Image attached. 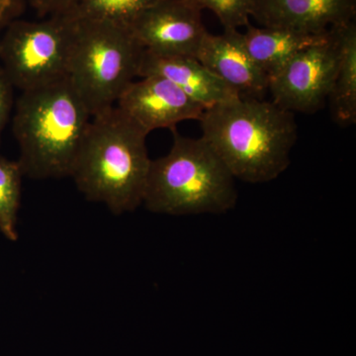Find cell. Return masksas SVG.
<instances>
[{
  "mask_svg": "<svg viewBox=\"0 0 356 356\" xmlns=\"http://www.w3.org/2000/svg\"><path fill=\"white\" fill-rule=\"evenodd\" d=\"M198 121L201 138L234 177L266 184L289 168L298 126L294 113L275 103L240 97L204 110Z\"/></svg>",
  "mask_w": 356,
  "mask_h": 356,
  "instance_id": "obj_1",
  "label": "cell"
},
{
  "mask_svg": "<svg viewBox=\"0 0 356 356\" xmlns=\"http://www.w3.org/2000/svg\"><path fill=\"white\" fill-rule=\"evenodd\" d=\"M147 134L116 106L92 116L70 177L86 199L114 214L143 204L151 168Z\"/></svg>",
  "mask_w": 356,
  "mask_h": 356,
  "instance_id": "obj_2",
  "label": "cell"
},
{
  "mask_svg": "<svg viewBox=\"0 0 356 356\" xmlns=\"http://www.w3.org/2000/svg\"><path fill=\"white\" fill-rule=\"evenodd\" d=\"M92 115L69 79L22 91L13 117L24 177H70Z\"/></svg>",
  "mask_w": 356,
  "mask_h": 356,
  "instance_id": "obj_3",
  "label": "cell"
},
{
  "mask_svg": "<svg viewBox=\"0 0 356 356\" xmlns=\"http://www.w3.org/2000/svg\"><path fill=\"white\" fill-rule=\"evenodd\" d=\"M172 149L152 159L143 204L156 214H222L238 200L235 177L202 139L172 129Z\"/></svg>",
  "mask_w": 356,
  "mask_h": 356,
  "instance_id": "obj_4",
  "label": "cell"
},
{
  "mask_svg": "<svg viewBox=\"0 0 356 356\" xmlns=\"http://www.w3.org/2000/svg\"><path fill=\"white\" fill-rule=\"evenodd\" d=\"M72 19L76 27L67 79L95 116L114 107L138 79L144 48L129 26Z\"/></svg>",
  "mask_w": 356,
  "mask_h": 356,
  "instance_id": "obj_5",
  "label": "cell"
},
{
  "mask_svg": "<svg viewBox=\"0 0 356 356\" xmlns=\"http://www.w3.org/2000/svg\"><path fill=\"white\" fill-rule=\"evenodd\" d=\"M74 27L67 14L11 21L0 38V65L13 88L31 90L67 79Z\"/></svg>",
  "mask_w": 356,
  "mask_h": 356,
  "instance_id": "obj_6",
  "label": "cell"
},
{
  "mask_svg": "<svg viewBox=\"0 0 356 356\" xmlns=\"http://www.w3.org/2000/svg\"><path fill=\"white\" fill-rule=\"evenodd\" d=\"M339 26L330 28L325 41L299 51L268 76L273 102L292 113L312 114L324 107L339 65Z\"/></svg>",
  "mask_w": 356,
  "mask_h": 356,
  "instance_id": "obj_7",
  "label": "cell"
},
{
  "mask_svg": "<svg viewBox=\"0 0 356 356\" xmlns=\"http://www.w3.org/2000/svg\"><path fill=\"white\" fill-rule=\"evenodd\" d=\"M129 28L144 50L195 58L208 33L202 10L191 0H159L138 14Z\"/></svg>",
  "mask_w": 356,
  "mask_h": 356,
  "instance_id": "obj_8",
  "label": "cell"
},
{
  "mask_svg": "<svg viewBox=\"0 0 356 356\" xmlns=\"http://www.w3.org/2000/svg\"><path fill=\"white\" fill-rule=\"evenodd\" d=\"M115 106L149 135L158 129L177 128L180 122L199 120L204 108L165 77H138Z\"/></svg>",
  "mask_w": 356,
  "mask_h": 356,
  "instance_id": "obj_9",
  "label": "cell"
},
{
  "mask_svg": "<svg viewBox=\"0 0 356 356\" xmlns=\"http://www.w3.org/2000/svg\"><path fill=\"white\" fill-rule=\"evenodd\" d=\"M196 58L241 98L264 99L268 92V76L248 53L238 30L224 29L220 35L208 32Z\"/></svg>",
  "mask_w": 356,
  "mask_h": 356,
  "instance_id": "obj_10",
  "label": "cell"
},
{
  "mask_svg": "<svg viewBox=\"0 0 356 356\" xmlns=\"http://www.w3.org/2000/svg\"><path fill=\"white\" fill-rule=\"evenodd\" d=\"M356 0H252L250 17L262 27L323 34L355 20Z\"/></svg>",
  "mask_w": 356,
  "mask_h": 356,
  "instance_id": "obj_11",
  "label": "cell"
},
{
  "mask_svg": "<svg viewBox=\"0 0 356 356\" xmlns=\"http://www.w3.org/2000/svg\"><path fill=\"white\" fill-rule=\"evenodd\" d=\"M147 76L165 77L204 110L240 98L236 90L192 56L163 55L144 50L138 77Z\"/></svg>",
  "mask_w": 356,
  "mask_h": 356,
  "instance_id": "obj_12",
  "label": "cell"
},
{
  "mask_svg": "<svg viewBox=\"0 0 356 356\" xmlns=\"http://www.w3.org/2000/svg\"><path fill=\"white\" fill-rule=\"evenodd\" d=\"M245 28L243 38L248 53L268 76L299 51L325 41L329 33L327 30L323 34H309L283 28H257L250 24Z\"/></svg>",
  "mask_w": 356,
  "mask_h": 356,
  "instance_id": "obj_13",
  "label": "cell"
},
{
  "mask_svg": "<svg viewBox=\"0 0 356 356\" xmlns=\"http://www.w3.org/2000/svg\"><path fill=\"white\" fill-rule=\"evenodd\" d=\"M339 60L329 99L334 121L343 127L356 122V24L339 25Z\"/></svg>",
  "mask_w": 356,
  "mask_h": 356,
  "instance_id": "obj_14",
  "label": "cell"
},
{
  "mask_svg": "<svg viewBox=\"0 0 356 356\" xmlns=\"http://www.w3.org/2000/svg\"><path fill=\"white\" fill-rule=\"evenodd\" d=\"M24 177L18 161L0 156V232L13 242L18 240L17 216Z\"/></svg>",
  "mask_w": 356,
  "mask_h": 356,
  "instance_id": "obj_15",
  "label": "cell"
},
{
  "mask_svg": "<svg viewBox=\"0 0 356 356\" xmlns=\"http://www.w3.org/2000/svg\"><path fill=\"white\" fill-rule=\"evenodd\" d=\"M159 0H81L67 15L74 19L100 20L129 26Z\"/></svg>",
  "mask_w": 356,
  "mask_h": 356,
  "instance_id": "obj_16",
  "label": "cell"
},
{
  "mask_svg": "<svg viewBox=\"0 0 356 356\" xmlns=\"http://www.w3.org/2000/svg\"><path fill=\"white\" fill-rule=\"evenodd\" d=\"M201 9L212 11L224 29L238 30L250 24L252 0H191Z\"/></svg>",
  "mask_w": 356,
  "mask_h": 356,
  "instance_id": "obj_17",
  "label": "cell"
},
{
  "mask_svg": "<svg viewBox=\"0 0 356 356\" xmlns=\"http://www.w3.org/2000/svg\"><path fill=\"white\" fill-rule=\"evenodd\" d=\"M40 18L70 13L81 0H27Z\"/></svg>",
  "mask_w": 356,
  "mask_h": 356,
  "instance_id": "obj_18",
  "label": "cell"
},
{
  "mask_svg": "<svg viewBox=\"0 0 356 356\" xmlns=\"http://www.w3.org/2000/svg\"><path fill=\"white\" fill-rule=\"evenodd\" d=\"M13 86L0 65V143L13 108Z\"/></svg>",
  "mask_w": 356,
  "mask_h": 356,
  "instance_id": "obj_19",
  "label": "cell"
},
{
  "mask_svg": "<svg viewBox=\"0 0 356 356\" xmlns=\"http://www.w3.org/2000/svg\"><path fill=\"white\" fill-rule=\"evenodd\" d=\"M26 0H0V32L24 10Z\"/></svg>",
  "mask_w": 356,
  "mask_h": 356,
  "instance_id": "obj_20",
  "label": "cell"
}]
</instances>
